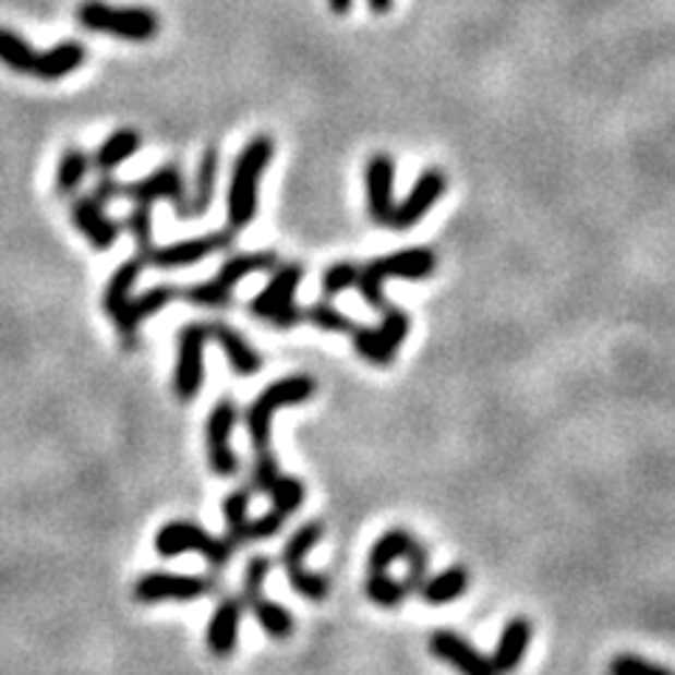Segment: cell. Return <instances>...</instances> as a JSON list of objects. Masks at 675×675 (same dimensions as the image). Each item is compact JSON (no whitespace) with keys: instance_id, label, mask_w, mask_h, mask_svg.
Instances as JSON below:
<instances>
[{"instance_id":"1","label":"cell","mask_w":675,"mask_h":675,"mask_svg":"<svg viewBox=\"0 0 675 675\" xmlns=\"http://www.w3.org/2000/svg\"><path fill=\"white\" fill-rule=\"evenodd\" d=\"M274 158V138L270 135H256L242 147L240 158L231 172V186H228L226 215L228 226L242 231L254 222L256 208H260V181L265 167Z\"/></svg>"},{"instance_id":"2","label":"cell","mask_w":675,"mask_h":675,"mask_svg":"<svg viewBox=\"0 0 675 675\" xmlns=\"http://www.w3.org/2000/svg\"><path fill=\"white\" fill-rule=\"evenodd\" d=\"M76 21L87 32L110 34V37L130 43H147L161 32V21L153 9L110 7L105 0H82L76 9Z\"/></svg>"},{"instance_id":"3","label":"cell","mask_w":675,"mask_h":675,"mask_svg":"<svg viewBox=\"0 0 675 675\" xmlns=\"http://www.w3.org/2000/svg\"><path fill=\"white\" fill-rule=\"evenodd\" d=\"M436 268V254L431 248H408V251H397V254L381 256V260L369 262L366 268L358 274V290L375 310H386L388 301L383 296V281L386 279H429Z\"/></svg>"},{"instance_id":"4","label":"cell","mask_w":675,"mask_h":675,"mask_svg":"<svg viewBox=\"0 0 675 675\" xmlns=\"http://www.w3.org/2000/svg\"><path fill=\"white\" fill-rule=\"evenodd\" d=\"M315 395V383L310 375H290L281 377V381L270 383L260 397H256L245 411V425L251 442H254L256 454H265L270 450V425H274V417L279 414L281 408L288 406H301L304 400Z\"/></svg>"},{"instance_id":"5","label":"cell","mask_w":675,"mask_h":675,"mask_svg":"<svg viewBox=\"0 0 675 675\" xmlns=\"http://www.w3.org/2000/svg\"><path fill=\"white\" fill-rule=\"evenodd\" d=\"M279 265V256L276 251H254V254H237L217 270V276H212L203 285H194V288L181 290L178 296H183L186 301L197 304V308H222L231 301L234 288L240 285L245 276L262 274V270H270Z\"/></svg>"},{"instance_id":"6","label":"cell","mask_w":675,"mask_h":675,"mask_svg":"<svg viewBox=\"0 0 675 675\" xmlns=\"http://www.w3.org/2000/svg\"><path fill=\"white\" fill-rule=\"evenodd\" d=\"M234 543L228 538H215L192 521H169L155 532V552L161 557H178L186 552H197L212 568H226L234 557Z\"/></svg>"},{"instance_id":"7","label":"cell","mask_w":675,"mask_h":675,"mask_svg":"<svg viewBox=\"0 0 675 675\" xmlns=\"http://www.w3.org/2000/svg\"><path fill=\"white\" fill-rule=\"evenodd\" d=\"M322 535H324L322 521L304 523L299 532H293V538L285 543V552H281V566H285V575H288L293 591L313 602L327 600L329 594L327 577L315 575V571H308V568H304V555H308L315 543L322 541Z\"/></svg>"},{"instance_id":"8","label":"cell","mask_w":675,"mask_h":675,"mask_svg":"<svg viewBox=\"0 0 675 675\" xmlns=\"http://www.w3.org/2000/svg\"><path fill=\"white\" fill-rule=\"evenodd\" d=\"M212 341L208 324H186L178 333V361H174V397L183 402L194 400L203 386V352Z\"/></svg>"},{"instance_id":"9","label":"cell","mask_w":675,"mask_h":675,"mask_svg":"<svg viewBox=\"0 0 675 675\" xmlns=\"http://www.w3.org/2000/svg\"><path fill=\"white\" fill-rule=\"evenodd\" d=\"M237 425V402L231 397H222L217 400V406L212 408V414L206 420V450H208V465L215 470V475L220 479H234L240 473V459L231 450V434H234Z\"/></svg>"},{"instance_id":"10","label":"cell","mask_w":675,"mask_h":675,"mask_svg":"<svg viewBox=\"0 0 675 675\" xmlns=\"http://www.w3.org/2000/svg\"><path fill=\"white\" fill-rule=\"evenodd\" d=\"M215 577H194V575H172V571H149L133 586V596L144 605L164 600H201V596L215 594Z\"/></svg>"},{"instance_id":"11","label":"cell","mask_w":675,"mask_h":675,"mask_svg":"<svg viewBox=\"0 0 675 675\" xmlns=\"http://www.w3.org/2000/svg\"><path fill=\"white\" fill-rule=\"evenodd\" d=\"M121 197H130L133 203H144V206H153L158 201H169L178 212V217L186 215V181H183V172L178 164H164L155 172H149L147 178L133 183H121Z\"/></svg>"},{"instance_id":"12","label":"cell","mask_w":675,"mask_h":675,"mask_svg":"<svg viewBox=\"0 0 675 675\" xmlns=\"http://www.w3.org/2000/svg\"><path fill=\"white\" fill-rule=\"evenodd\" d=\"M231 242H234L231 231H212V234L192 237V240L169 242V245H153L147 262H153L155 268L161 270L186 268V265H194V262L208 260V256L220 254V251H228Z\"/></svg>"},{"instance_id":"13","label":"cell","mask_w":675,"mask_h":675,"mask_svg":"<svg viewBox=\"0 0 675 675\" xmlns=\"http://www.w3.org/2000/svg\"><path fill=\"white\" fill-rule=\"evenodd\" d=\"M366 201L369 217L377 226H388L395 215V161L391 155L377 153L366 164Z\"/></svg>"},{"instance_id":"14","label":"cell","mask_w":675,"mask_h":675,"mask_svg":"<svg viewBox=\"0 0 675 675\" xmlns=\"http://www.w3.org/2000/svg\"><path fill=\"white\" fill-rule=\"evenodd\" d=\"M445 192V174L439 169H425V172L417 178L414 189L408 192V197L402 203H395V215H391V222L388 228L395 231H406V228L417 226L422 217L429 215L431 206L442 197Z\"/></svg>"},{"instance_id":"15","label":"cell","mask_w":675,"mask_h":675,"mask_svg":"<svg viewBox=\"0 0 675 675\" xmlns=\"http://www.w3.org/2000/svg\"><path fill=\"white\" fill-rule=\"evenodd\" d=\"M71 217H74V226L80 228V234L85 237L96 251H110V248L116 245V240H119L121 226L105 215V203L96 201L94 194L76 197V201L71 203Z\"/></svg>"},{"instance_id":"16","label":"cell","mask_w":675,"mask_h":675,"mask_svg":"<svg viewBox=\"0 0 675 675\" xmlns=\"http://www.w3.org/2000/svg\"><path fill=\"white\" fill-rule=\"evenodd\" d=\"M174 296H178V290H174L172 285H158V288H149L138 296H130L128 308L121 310V315L113 322L116 327H119L121 341L128 343V347H135V338H138L141 324L147 322V318H153V315L161 313Z\"/></svg>"},{"instance_id":"17","label":"cell","mask_w":675,"mask_h":675,"mask_svg":"<svg viewBox=\"0 0 675 675\" xmlns=\"http://www.w3.org/2000/svg\"><path fill=\"white\" fill-rule=\"evenodd\" d=\"M431 650L436 659L454 664L461 675H495V667L490 659H484L468 639L448 628H439L431 634Z\"/></svg>"},{"instance_id":"18","label":"cell","mask_w":675,"mask_h":675,"mask_svg":"<svg viewBox=\"0 0 675 675\" xmlns=\"http://www.w3.org/2000/svg\"><path fill=\"white\" fill-rule=\"evenodd\" d=\"M301 279H304V268H301L299 262L276 268L274 279L268 281V288L262 290V293L251 301V313H254L256 318H262V322H270L276 313H281V310H288L290 304H296L293 296L296 290H299Z\"/></svg>"},{"instance_id":"19","label":"cell","mask_w":675,"mask_h":675,"mask_svg":"<svg viewBox=\"0 0 675 675\" xmlns=\"http://www.w3.org/2000/svg\"><path fill=\"white\" fill-rule=\"evenodd\" d=\"M245 611L242 596H222L220 605L212 614L206 630V648L217 655V659H228L234 655L237 639H240V619Z\"/></svg>"},{"instance_id":"20","label":"cell","mask_w":675,"mask_h":675,"mask_svg":"<svg viewBox=\"0 0 675 675\" xmlns=\"http://www.w3.org/2000/svg\"><path fill=\"white\" fill-rule=\"evenodd\" d=\"M208 335H212V341H217L222 347V352H226L228 363H231V369H234L237 375L248 377V375H256L262 369V354L256 352L251 343L242 338V333H237L231 324L226 322H212L208 324Z\"/></svg>"},{"instance_id":"21","label":"cell","mask_w":675,"mask_h":675,"mask_svg":"<svg viewBox=\"0 0 675 675\" xmlns=\"http://www.w3.org/2000/svg\"><path fill=\"white\" fill-rule=\"evenodd\" d=\"M85 60L87 51L80 40H60L57 46L48 48L46 55H37V68H34L32 76L46 82H57L62 80V76L74 74Z\"/></svg>"},{"instance_id":"22","label":"cell","mask_w":675,"mask_h":675,"mask_svg":"<svg viewBox=\"0 0 675 675\" xmlns=\"http://www.w3.org/2000/svg\"><path fill=\"white\" fill-rule=\"evenodd\" d=\"M529 639H532V625H529L523 616L507 622V628H504L502 639H498V648H495L493 659H490L495 667V675H509L523 662Z\"/></svg>"},{"instance_id":"23","label":"cell","mask_w":675,"mask_h":675,"mask_svg":"<svg viewBox=\"0 0 675 675\" xmlns=\"http://www.w3.org/2000/svg\"><path fill=\"white\" fill-rule=\"evenodd\" d=\"M144 265H147V256L138 254L133 256V260L124 262V265H119V270H113V276H110L108 288H105V299H101L105 313L110 315V322H116L121 315V310L128 308V301L130 296H133L135 281H138Z\"/></svg>"},{"instance_id":"24","label":"cell","mask_w":675,"mask_h":675,"mask_svg":"<svg viewBox=\"0 0 675 675\" xmlns=\"http://www.w3.org/2000/svg\"><path fill=\"white\" fill-rule=\"evenodd\" d=\"M138 149H141L138 130L121 128L101 141V147L96 149V155H94V167L99 169L101 174H110L116 167H121V164L128 161V158H133Z\"/></svg>"},{"instance_id":"25","label":"cell","mask_w":675,"mask_h":675,"mask_svg":"<svg viewBox=\"0 0 675 675\" xmlns=\"http://www.w3.org/2000/svg\"><path fill=\"white\" fill-rule=\"evenodd\" d=\"M248 605V611L256 616V622H260V628L265 630V634L270 636V639H276V642H281V639H288V636H293L296 628V619L290 616L288 608H281L279 602H270L268 596L254 594L248 596V600H242Z\"/></svg>"},{"instance_id":"26","label":"cell","mask_w":675,"mask_h":675,"mask_svg":"<svg viewBox=\"0 0 675 675\" xmlns=\"http://www.w3.org/2000/svg\"><path fill=\"white\" fill-rule=\"evenodd\" d=\"M217 164H220V153L215 147H208L201 155V164H197V181H194V194L186 203V220L189 217H203L212 206V197H215V181H217Z\"/></svg>"},{"instance_id":"27","label":"cell","mask_w":675,"mask_h":675,"mask_svg":"<svg viewBox=\"0 0 675 675\" xmlns=\"http://www.w3.org/2000/svg\"><path fill=\"white\" fill-rule=\"evenodd\" d=\"M408 329H411V318H408V313H402V310L395 308V304H388V308L383 310L381 327L375 329L383 366H388V363L395 361V352L400 349V343L406 341Z\"/></svg>"},{"instance_id":"28","label":"cell","mask_w":675,"mask_h":675,"mask_svg":"<svg viewBox=\"0 0 675 675\" xmlns=\"http://www.w3.org/2000/svg\"><path fill=\"white\" fill-rule=\"evenodd\" d=\"M468 568L465 566H454L448 568V571H442V575H436L434 580H425L422 582V600L431 602V605H445V602H454L459 600L465 591H468Z\"/></svg>"},{"instance_id":"29","label":"cell","mask_w":675,"mask_h":675,"mask_svg":"<svg viewBox=\"0 0 675 675\" xmlns=\"http://www.w3.org/2000/svg\"><path fill=\"white\" fill-rule=\"evenodd\" d=\"M0 62L14 71V74H34L37 68V51L32 43L23 40L21 34L12 28H0Z\"/></svg>"},{"instance_id":"30","label":"cell","mask_w":675,"mask_h":675,"mask_svg":"<svg viewBox=\"0 0 675 675\" xmlns=\"http://www.w3.org/2000/svg\"><path fill=\"white\" fill-rule=\"evenodd\" d=\"M414 543H417L414 538L408 535V532H402V529H391V532L381 535V541H377L375 546H372V552H369V571H386L391 563L406 557Z\"/></svg>"},{"instance_id":"31","label":"cell","mask_w":675,"mask_h":675,"mask_svg":"<svg viewBox=\"0 0 675 675\" xmlns=\"http://www.w3.org/2000/svg\"><path fill=\"white\" fill-rule=\"evenodd\" d=\"M248 507H251V495L248 490H234L222 498V518H226V538L234 546L245 543V527H248Z\"/></svg>"},{"instance_id":"32","label":"cell","mask_w":675,"mask_h":675,"mask_svg":"<svg viewBox=\"0 0 675 675\" xmlns=\"http://www.w3.org/2000/svg\"><path fill=\"white\" fill-rule=\"evenodd\" d=\"M87 169H91V158L80 147H68L60 158V167H57V194H62V197L74 194L85 181Z\"/></svg>"},{"instance_id":"33","label":"cell","mask_w":675,"mask_h":675,"mask_svg":"<svg viewBox=\"0 0 675 675\" xmlns=\"http://www.w3.org/2000/svg\"><path fill=\"white\" fill-rule=\"evenodd\" d=\"M366 596L381 608H397L408 596L402 580H391L386 571H372L366 580Z\"/></svg>"},{"instance_id":"34","label":"cell","mask_w":675,"mask_h":675,"mask_svg":"<svg viewBox=\"0 0 675 675\" xmlns=\"http://www.w3.org/2000/svg\"><path fill=\"white\" fill-rule=\"evenodd\" d=\"M270 502H274V509H279L281 515H290L304 504V484L293 475H279L274 482V487L268 490Z\"/></svg>"},{"instance_id":"35","label":"cell","mask_w":675,"mask_h":675,"mask_svg":"<svg viewBox=\"0 0 675 675\" xmlns=\"http://www.w3.org/2000/svg\"><path fill=\"white\" fill-rule=\"evenodd\" d=\"M124 228H128L130 237L135 240L138 254L149 256V251H153V208L144 206V203H135V208L128 215V220H124Z\"/></svg>"},{"instance_id":"36","label":"cell","mask_w":675,"mask_h":675,"mask_svg":"<svg viewBox=\"0 0 675 675\" xmlns=\"http://www.w3.org/2000/svg\"><path fill=\"white\" fill-rule=\"evenodd\" d=\"M304 318L313 322L315 327L327 329V333H352L354 324L349 315H343L341 310H335L329 301H318L313 308L304 310Z\"/></svg>"},{"instance_id":"37","label":"cell","mask_w":675,"mask_h":675,"mask_svg":"<svg viewBox=\"0 0 675 675\" xmlns=\"http://www.w3.org/2000/svg\"><path fill=\"white\" fill-rule=\"evenodd\" d=\"M358 274H361V268H358L354 262H335V265H329L322 279L324 296L333 299V296H338L341 290L352 288L354 281H358Z\"/></svg>"},{"instance_id":"38","label":"cell","mask_w":675,"mask_h":675,"mask_svg":"<svg viewBox=\"0 0 675 675\" xmlns=\"http://www.w3.org/2000/svg\"><path fill=\"white\" fill-rule=\"evenodd\" d=\"M406 563H408V575L406 580H402V586H406L408 596L414 594V591L422 589V582H425V575H429V552H425V546H422L420 541L411 546V552L406 555Z\"/></svg>"},{"instance_id":"39","label":"cell","mask_w":675,"mask_h":675,"mask_svg":"<svg viewBox=\"0 0 675 675\" xmlns=\"http://www.w3.org/2000/svg\"><path fill=\"white\" fill-rule=\"evenodd\" d=\"M285 518H288V515H281L279 509L260 515V518H251L245 527V543H260V541H268V538L279 535L281 527H285Z\"/></svg>"},{"instance_id":"40","label":"cell","mask_w":675,"mask_h":675,"mask_svg":"<svg viewBox=\"0 0 675 675\" xmlns=\"http://www.w3.org/2000/svg\"><path fill=\"white\" fill-rule=\"evenodd\" d=\"M611 675H675V673L673 670L662 667V664L644 662V659H639V655L622 653V655H616L614 662H611Z\"/></svg>"},{"instance_id":"41","label":"cell","mask_w":675,"mask_h":675,"mask_svg":"<svg viewBox=\"0 0 675 675\" xmlns=\"http://www.w3.org/2000/svg\"><path fill=\"white\" fill-rule=\"evenodd\" d=\"M270 568H274V561L270 557H251L245 566V580H242V600H248V596L260 594L262 586H265V580H268Z\"/></svg>"},{"instance_id":"42","label":"cell","mask_w":675,"mask_h":675,"mask_svg":"<svg viewBox=\"0 0 675 675\" xmlns=\"http://www.w3.org/2000/svg\"><path fill=\"white\" fill-rule=\"evenodd\" d=\"M279 479V461H276L274 450H265V454H256L254 473H251V487L268 493L274 487V482Z\"/></svg>"},{"instance_id":"43","label":"cell","mask_w":675,"mask_h":675,"mask_svg":"<svg viewBox=\"0 0 675 675\" xmlns=\"http://www.w3.org/2000/svg\"><path fill=\"white\" fill-rule=\"evenodd\" d=\"M94 197L99 203H110L113 197H121V183L116 181V178H110V174H105L99 183H96L94 189Z\"/></svg>"},{"instance_id":"44","label":"cell","mask_w":675,"mask_h":675,"mask_svg":"<svg viewBox=\"0 0 675 675\" xmlns=\"http://www.w3.org/2000/svg\"><path fill=\"white\" fill-rule=\"evenodd\" d=\"M369 9L375 14H386L391 12V0H369Z\"/></svg>"},{"instance_id":"45","label":"cell","mask_w":675,"mask_h":675,"mask_svg":"<svg viewBox=\"0 0 675 675\" xmlns=\"http://www.w3.org/2000/svg\"><path fill=\"white\" fill-rule=\"evenodd\" d=\"M329 9H333L335 14H347L349 9H352V0H329Z\"/></svg>"}]
</instances>
